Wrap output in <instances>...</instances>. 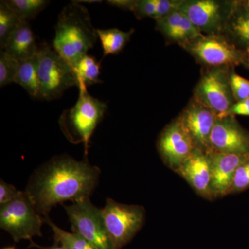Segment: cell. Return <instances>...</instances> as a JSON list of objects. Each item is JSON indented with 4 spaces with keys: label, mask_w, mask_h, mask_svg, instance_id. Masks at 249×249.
I'll list each match as a JSON object with an SVG mask.
<instances>
[{
    "label": "cell",
    "mask_w": 249,
    "mask_h": 249,
    "mask_svg": "<svg viewBox=\"0 0 249 249\" xmlns=\"http://www.w3.org/2000/svg\"><path fill=\"white\" fill-rule=\"evenodd\" d=\"M73 232L88 241L96 249H113L106 230L101 209L95 206L89 198L63 205Z\"/></svg>",
    "instance_id": "9"
},
{
    "label": "cell",
    "mask_w": 249,
    "mask_h": 249,
    "mask_svg": "<svg viewBox=\"0 0 249 249\" xmlns=\"http://www.w3.org/2000/svg\"><path fill=\"white\" fill-rule=\"evenodd\" d=\"M231 67H203L193 97L209 108L218 117L226 115L236 103L232 95L229 71Z\"/></svg>",
    "instance_id": "7"
},
{
    "label": "cell",
    "mask_w": 249,
    "mask_h": 249,
    "mask_svg": "<svg viewBox=\"0 0 249 249\" xmlns=\"http://www.w3.org/2000/svg\"><path fill=\"white\" fill-rule=\"evenodd\" d=\"M76 2L79 3V4H83V3H88V4H96V3H101L102 1L100 0H79V1H76Z\"/></svg>",
    "instance_id": "33"
},
{
    "label": "cell",
    "mask_w": 249,
    "mask_h": 249,
    "mask_svg": "<svg viewBox=\"0 0 249 249\" xmlns=\"http://www.w3.org/2000/svg\"><path fill=\"white\" fill-rule=\"evenodd\" d=\"M101 63L96 61L94 57L86 55L80 59L73 66V71L78 80V87L91 86L102 83L100 79Z\"/></svg>",
    "instance_id": "21"
},
{
    "label": "cell",
    "mask_w": 249,
    "mask_h": 249,
    "mask_svg": "<svg viewBox=\"0 0 249 249\" xmlns=\"http://www.w3.org/2000/svg\"><path fill=\"white\" fill-rule=\"evenodd\" d=\"M157 149L165 164L175 172L192 155L196 147L177 118L160 132Z\"/></svg>",
    "instance_id": "12"
},
{
    "label": "cell",
    "mask_w": 249,
    "mask_h": 249,
    "mask_svg": "<svg viewBox=\"0 0 249 249\" xmlns=\"http://www.w3.org/2000/svg\"><path fill=\"white\" fill-rule=\"evenodd\" d=\"M19 61L11 57L4 51L0 52V87L15 83Z\"/></svg>",
    "instance_id": "25"
},
{
    "label": "cell",
    "mask_w": 249,
    "mask_h": 249,
    "mask_svg": "<svg viewBox=\"0 0 249 249\" xmlns=\"http://www.w3.org/2000/svg\"><path fill=\"white\" fill-rule=\"evenodd\" d=\"M175 172L182 177L198 195L206 199H213L211 160L207 153L195 149Z\"/></svg>",
    "instance_id": "15"
},
{
    "label": "cell",
    "mask_w": 249,
    "mask_h": 249,
    "mask_svg": "<svg viewBox=\"0 0 249 249\" xmlns=\"http://www.w3.org/2000/svg\"><path fill=\"white\" fill-rule=\"evenodd\" d=\"M249 188V158L236 170L231 193H238Z\"/></svg>",
    "instance_id": "27"
},
{
    "label": "cell",
    "mask_w": 249,
    "mask_h": 249,
    "mask_svg": "<svg viewBox=\"0 0 249 249\" xmlns=\"http://www.w3.org/2000/svg\"><path fill=\"white\" fill-rule=\"evenodd\" d=\"M31 246L32 247H37V248L40 249H66L65 248V247H63V246L60 245L59 246L58 245V243H55V245L52 246V247H40V246L36 245V244L34 243V242L32 241H31Z\"/></svg>",
    "instance_id": "32"
},
{
    "label": "cell",
    "mask_w": 249,
    "mask_h": 249,
    "mask_svg": "<svg viewBox=\"0 0 249 249\" xmlns=\"http://www.w3.org/2000/svg\"><path fill=\"white\" fill-rule=\"evenodd\" d=\"M45 222L52 228L54 238L57 243L60 244L66 249H96L88 241L75 232H69L57 227L49 219V216L44 217Z\"/></svg>",
    "instance_id": "24"
},
{
    "label": "cell",
    "mask_w": 249,
    "mask_h": 249,
    "mask_svg": "<svg viewBox=\"0 0 249 249\" xmlns=\"http://www.w3.org/2000/svg\"><path fill=\"white\" fill-rule=\"evenodd\" d=\"M98 37L103 50V58L109 55L120 53L130 40L134 29L129 31H121L113 28L108 29H97Z\"/></svg>",
    "instance_id": "20"
},
{
    "label": "cell",
    "mask_w": 249,
    "mask_h": 249,
    "mask_svg": "<svg viewBox=\"0 0 249 249\" xmlns=\"http://www.w3.org/2000/svg\"><path fill=\"white\" fill-rule=\"evenodd\" d=\"M132 12L138 19L150 18L155 19L157 6L156 0H134Z\"/></svg>",
    "instance_id": "28"
},
{
    "label": "cell",
    "mask_w": 249,
    "mask_h": 249,
    "mask_svg": "<svg viewBox=\"0 0 249 249\" xmlns=\"http://www.w3.org/2000/svg\"><path fill=\"white\" fill-rule=\"evenodd\" d=\"M156 29L170 45L181 46L201 34L181 10L173 11L156 21Z\"/></svg>",
    "instance_id": "16"
},
{
    "label": "cell",
    "mask_w": 249,
    "mask_h": 249,
    "mask_svg": "<svg viewBox=\"0 0 249 249\" xmlns=\"http://www.w3.org/2000/svg\"><path fill=\"white\" fill-rule=\"evenodd\" d=\"M217 118L213 111L192 97L178 119L196 149L208 154L211 151L210 139Z\"/></svg>",
    "instance_id": "11"
},
{
    "label": "cell",
    "mask_w": 249,
    "mask_h": 249,
    "mask_svg": "<svg viewBox=\"0 0 249 249\" xmlns=\"http://www.w3.org/2000/svg\"><path fill=\"white\" fill-rule=\"evenodd\" d=\"M3 249H16L14 248V247H7V248H4Z\"/></svg>",
    "instance_id": "35"
},
{
    "label": "cell",
    "mask_w": 249,
    "mask_h": 249,
    "mask_svg": "<svg viewBox=\"0 0 249 249\" xmlns=\"http://www.w3.org/2000/svg\"><path fill=\"white\" fill-rule=\"evenodd\" d=\"M234 68L229 71V82L236 102H240L249 98V80L237 74Z\"/></svg>",
    "instance_id": "26"
},
{
    "label": "cell",
    "mask_w": 249,
    "mask_h": 249,
    "mask_svg": "<svg viewBox=\"0 0 249 249\" xmlns=\"http://www.w3.org/2000/svg\"><path fill=\"white\" fill-rule=\"evenodd\" d=\"M101 212L113 249H121L127 245L145 221V211L142 206L121 204L109 198Z\"/></svg>",
    "instance_id": "8"
},
{
    "label": "cell",
    "mask_w": 249,
    "mask_h": 249,
    "mask_svg": "<svg viewBox=\"0 0 249 249\" xmlns=\"http://www.w3.org/2000/svg\"><path fill=\"white\" fill-rule=\"evenodd\" d=\"M236 1L183 0L181 11L201 34H222Z\"/></svg>",
    "instance_id": "10"
},
{
    "label": "cell",
    "mask_w": 249,
    "mask_h": 249,
    "mask_svg": "<svg viewBox=\"0 0 249 249\" xmlns=\"http://www.w3.org/2000/svg\"><path fill=\"white\" fill-rule=\"evenodd\" d=\"M203 67H235L249 70V55L232 44L222 34H201L180 46Z\"/></svg>",
    "instance_id": "5"
},
{
    "label": "cell",
    "mask_w": 249,
    "mask_h": 249,
    "mask_svg": "<svg viewBox=\"0 0 249 249\" xmlns=\"http://www.w3.org/2000/svg\"><path fill=\"white\" fill-rule=\"evenodd\" d=\"M38 47L29 23L23 22L9 36L1 50L20 62L36 57Z\"/></svg>",
    "instance_id": "18"
},
{
    "label": "cell",
    "mask_w": 249,
    "mask_h": 249,
    "mask_svg": "<svg viewBox=\"0 0 249 249\" xmlns=\"http://www.w3.org/2000/svg\"><path fill=\"white\" fill-rule=\"evenodd\" d=\"M11 9L24 22L29 23L47 7V0H6Z\"/></svg>",
    "instance_id": "22"
},
{
    "label": "cell",
    "mask_w": 249,
    "mask_h": 249,
    "mask_svg": "<svg viewBox=\"0 0 249 249\" xmlns=\"http://www.w3.org/2000/svg\"><path fill=\"white\" fill-rule=\"evenodd\" d=\"M45 222L36 211L34 203L25 191L0 207V227L9 232L16 242L32 241L34 236H42Z\"/></svg>",
    "instance_id": "6"
},
{
    "label": "cell",
    "mask_w": 249,
    "mask_h": 249,
    "mask_svg": "<svg viewBox=\"0 0 249 249\" xmlns=\"http://www.w3.org/2000/svg\"><path fill=\"white\" fill-rule=\"evenodd\" d=\"M245 4L246 6H247V8H248V9L249 10V1H246Z\"/></svg>",
    "instance_id": "34"
},
{
    "label": "cell",
    "mask_w": 249,
    "mask_h": 249,
    "mask_svg": "<svg viewBox=\"0 0 249 249\" xmlns=\"http://www.w3.org/2000/svg\"><path fill=\"white\" fill-rule=\"evenodd\" d=\"M96 31L88 10L71 1L59 14L52 46L62 58L74 66L93 48L98 38Z\"/></svg>",
    "instance_id": "2"
},
{
    "label": "cell",
    "mask_w": 249,
    "mask_h": 249,
    "mask_svg": "<svg viewBox=\"0 0 249 249\" xmlns=\"http://www.w3.org/2000/svg\"><path fill=\"white\" fill-rule=\"evenodd\" d=\"M222 35L249 55V10L245 2L236 1Z\"/></svg>",
    "instance_id": "17"
},
{
    "label": "cell",
    "mask_w": 249,
    "mask_h": 249,
    "mask_svg": "<svg viewBox=\"0 0 249 249\" xmlns=\"http://www.w3.org/2000/svg\"><path fill=\"white\" fill-rule=\"evenodd\" d=\"M210 142L211 152L249 153V132L241 127L233 116H217Z\"/></svg>",
    "instance_id": "13"
},
{
    "label": "cell",
    "mask_w": 249,
    "mask_h": 249,
    "mask_svg": "<svg viewBox=\"0 0 249 249\" xmlns=\"http://www.w3.org/2000/svg\"><path fill=\"white\" fill-rule=\"evenodd\" d=\"M236 115L249 116V98L236 102L224 116Z\"/></svg>",
    "instance_id": "30"
},
{
    "label": "cell",
    "mask_w": 249,
    "mask_h": 249,
    "mask_svg": "<svg viewBox=\"0 0 249 249\" xmlns=\"http://www.w3.org/2000/svg\"><path fill=\"white\" fill-rule=\"evenodd\" d=\"M78 89V101L74 106L63 111L59 124L70 142L84 143L86 152L90 138L104 117L107 106L91 96L85 87H79Z\"/></svg>",
    "instance_id": "3"
},
{
    "label": "cell",
    "mask_w": 249,
    "mask_h": 249,
    "mask_svg": "<svg viewBox=\"0 0 249 249\" xmlns=\"http://www.w3.org/2000/svg\"><path fill=\"white\" fill-rule=\"evenodd\" d=\"M211 193L213 199L230 194L237 168L249 158V153L229 154L210 152Z\"/></svg>",
    "instance_id": "14"
},
{
    "label": "cell",
    "mask_w": 249,
    "mask_h": 249,
    "mask_svg": "<svg viewBox=\"0 0 249 249\" xmlns=\"http://www.w3.org/2000/svg\"><path fill=\"white\" fill-rule=\"evenodd\" d=\"M107 3L119 9L131 11L133 6L134 0H109L107 1Z\"/></svg>",
    "instance_id": "31"
},
{
    "label": "cell",
    "mask_w": 249,
    "mask_h": 249,
    "mask_svg": "<svg viewBox=\"0 0 249 249\" xmlns=\"http://www.w3.org/2000/svg\"><path fill=\"white\" fill-rule=\"evenodd\" d=\"M37 62L40 99H56L69 88H78L73 67L48 44L39 45Z\"/></svg>",
    "instance_id": "4"
},
{
    "label": "cell",
    "mask_w": 249,
    "mask_h": 249,
    "mask_svg": "<svg viewBox=\"0 0 249 249\" xmlns=\"http://www.w3.org/2000/svg\"><path fill=\"white\" fill-rule=\"evenodd\" d=\"M22 191H18L13 185L5 182L3 180L0 181V205L6 204L14 200L20 195Z\"/></svg>",
    "instance_id": "29"
},
{
    "label": "cell",
    "mask_w": 249,
    "mask_h": 249,
    "mask_svg": "<svg viewBox=\"0 0 249 249\" xmlns=\"http://www.w3.org/2000/svg\"><path fill=\"white\" fill-rule=\"evenodd\" d=\"M100 174L99 168L86 160L78 161L67 155L56 156L36 170L25 192L37 212L45 217L56 204L89 198Z\"/></svg>",
    "instance_id": "1"
},
{
    "label": "cell",
    "mask_w": 249,
    "mask_h": 249,
    "mask_svg": "<svg viewBox=\"0 0 249 249\" xmlns=\"http://www.w3.org/2000/svg\"><path fill=\"white\" fill-rule=\"evenodd\" d=\"M6 0L0 1V47L4 48L9 36L22 24Z\"/></svg>",
    "instance_id": "23"
},
{
    "label": "cell",
    "mask_w": 249,
    "mask_h": 249,
    "mask_svg": "<svg viewBox=\"0 0 249 249\" xmlns=\"http://www.w3.org/2000/svg\"><path fill=\"white\" fill-rule=\"evenodd\" d=\"M15 83L22 86L31 97L40 98L37 55L19 62Z\"/></svg>",
    "instance_id": "19"
}]
</instances>
